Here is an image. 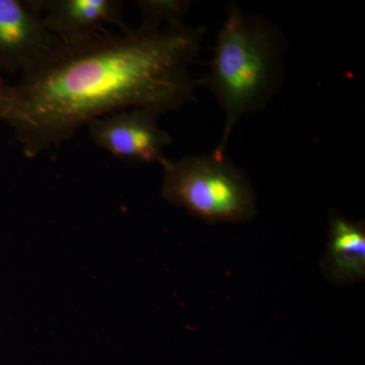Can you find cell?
Returning <instances> with one entry per match:
<instances>
[{
	"label": "cell",
	"mask_w": 365,
	"mask_h": 365,
	"mask_svg": "<svg viewBox=\"0 0 365 365\" xmlns=\"http://www.w3.org/2000/svg\"><path fill=\"white\" fill-rule=\"evenodd\" d=\"M280 38L260 18L230 6L216 39L210 71L203 83L215 96L225 116L222 140L215 148L225 153L235 125L261 109L280 76Z\"/></svg>",
	"instance_id": "2"
},
{
	"label": "cell",
	"mask_w": 365,
	"mask_h": 365,
	"mask_svg": "<svg viewBox=\"0 0 365 365\" xmlns=\"http://www.w3.org/2000/svg\"><path fill=\"white\" fill-rule=\"evenodd\" d=\"M46 28L64 44L83 42L107 32L106 26H123L119 0H35Z\"/></svg>",
	"instance_id": "6"
},
{
	"label": "cell",
	"mask_w": 365,
	"mask_h": 365,
	"mask_svg": "<svg viewBox=\"0 0 365 365\" xmlns=\"http://www.w3.org/2000/svg\"><path fill=\"white\" fill-rule=\"evenodd\" d=\"M13 101V86H7L0 76V120H6Z\"/></svg>",
	"instance_id": "9"
},
{
	"label": "cell",
	"mask_w": 365,
	"mask_h": 365,
	"mask_svg": "<svg viewBox=\"0 0 365 365\" xmlns=\"http://www.w3.org/2000/svg\"><path fill=\"white\" fill-rule=\"evenodd\" d=\"M204 31L143 23L119 35L59 42L13 86L6 121L26 157L37 158L112 113L180 109L193 98L190 67L201 51Z\"/></svg>",
	"instance_id": "1"
},
{
	"label": "cell",
	"mask_w": 365,
	"mask_h": 365,
	"mask_svg": "<svg viewBox=\"0 0 365 365\" xmlns=\"http://www.w3.org/2000/svg\"><path fill=\"white\" fill-rule=\"evenodd\" d=\"M160 114L143 108L112 113L88 124L93 143L119 160L162 163L172 137L158 123Z\"/></svg>",
	"instance_id": "4"
},
{
	"label": "cell",
	"mask_w": 365,
	"mask_h": 365,
	"mask_svg": "<svg viewBox=\"0 0 365 365\" xmlns=\"http://www.w3.org/2000/svg\"><path fill=\"white\" fill-rule=\"evenodd\" d=\"M162 196L208 223H237L256 215V195L248 177L225 155L165 158Z\"/></svg>",
	"instance_id": "3"
},
{
	"label": "cell",
	"mask_w": 365,
	"mask_h": 365,
	"mask_svg": "<svg viewBox=\"0 0 365 365\" xmlns=\"http://www.w3.org/2000/svg\"><path fill=\"white\" fill-rule=\"evenodd\" d=\"M329 239L322 270L336 285H348L365 277V225L337 211L329 217Z\"/></svg>",
	"instance_id": "7"
},
{
	"label": "cell",
	"mask_w": 365,
	"mask_h": 365,
	"mask_svg": "<svg viewBox=\"0 0 365 365\" xmlns=\"http://www.w3.org/2000/svg\"><path fill=\"white\" fill-rule=\"evenodd\" d=\"M58 43L34 0H0V71L26 73Z\"/></svg>",
	"instance_id": "5"
},
{
	"label": "cell",
	"mask_w": 365,
	"mask_h": 365,
	"mask_svg": "<svg viewBox=\"0 0 365 365\" xmlns=\"http://www.w3.org/2000/svg\"><path fill=\"white\" fill-rule=\"evenodd\" d=\"M143 16V24L155 26H173L182 24L192 2L187 0H139L136 1Z\"/></svg>",
	"instance_id": "8"
}]
</instances>
